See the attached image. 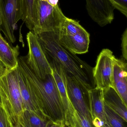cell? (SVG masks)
<instances>
[{"label":"cell","instance_id":"obj_1","mask_svg":"<svg viewBox=\"0 0 127 127\" xmlns=\"http://www.w3.org/2000/svg\"><path fill=\"white\" fill-rule=\"evenodd\" d=\"M18 68L26 84L39 112L51 121L65 123L63 104L52 74L41 79L35 74L26 61L25 57L18 58Z\"/></svg>","mask_w":127,"mask_h":127},{"label":"cell","instance_id":"obj_2","mask_svg":"<svg viewBox=\"0 0 127 127\" xmlns=\"http://www.w3.org/2000/svg\"><path fill=\"white\" fill-rule=\"evenodd\" d=\"M57 32H43L36 34L48 62L55 61L64 67L67 73L90 89L91 68L75 54L60 44Z\"/></svg>","mask_w":127,"mask_h":127},{"label":"cell","instance_id":"obj_3","mask_svg":"<svg viewBox=\"0 0 127 127\" xmlns=\"http://www.w3.org/2000/svg\"><path fill=\"white\" fill-rule=\"evenodd\" d=\"M0 97L1 106L9 120L12 124H16L24 110L19 84L18 66L12 69L5 68L0 77Z\"/></svg>","mask_w":127,"mask_h":127},{"label":"cell","instance_id":"obj_4","mask_svg":"<svg viewBox=\"0 0 127 127\" xmlns=\"http://www.w3.org/2000/svg\"><path fill=\"white\" fill-rule=\"evenodd\" d=\"M57 36L60 44L75 55L88 51L90 35L78 21L67 17Z\"/></svg>","mask_w":127,"mask_h":127},{"label":"cell","instance_id":"obj_5","mask_svg":"<svg viewBox=\"0 0 127 127\" xmlns=\"http://www.w3.org/2000/svg\"><path fill=\"white\" fill-rule=\"evenodd\" d=\"M28 53L26 61L35 74L41 79L52 74V69L37 35L30 31L27 35Z\"/></svg>","mask_w":127,"mask_h":127},{"label":"cell","instance_id":"obj_6","mask_svg":"<svg viewBox=\"0 0 127 127\" xmlns=\"http://www.w3.org/2000/svg\"><path fill=\"white\" fill-rule=\"evenodd\" d=\"M67 17L59 5H52L46 0H39V16L37 27L34 32H59Z\"/></svg>","mask_w":127,"mask_h":127},{"label":"cell","instance_id":"obj_7","mask_svg":"<svg viewBox=\"0 0 127 127\" xmlns=\"http://www.w3.org/2000/svg\"><path fill=\"white\" fill-rule=\"evenodd\" d=\"M1 24L0 30L6 39L14 43V32L17 22L22 18V0H0Z\"/></svg>","mask_w":127,"mask_h":127},{"label":"cell","instance_id":"obj_8","mask_svg":"<svg viewBox=\"0 0 127 127\" xmlns=\"http://www.w3.org/2000/svg\"><path fill=\"white\" fill-rule=\"evenodd\" d=\"M66 86L68 97L72 106L92 123L89 109V90L91 89L67 72Z\"/></svg>","mask_w":127,"mask_h":127},{"label":"cell","instance_id":"obj_9","mask_svg":"<svg viewBox=\"0 0 127 127\" xmlns=\"http://www.w3.org/2000/svg\"><path fill=\"white\" fill-rule=\"evenodd\" d=\"M115 57L112 51L102 50L98 57L96 65L92 70L95 87L103 90L113 87V68Z\"/></svg>","mask_w":127,"mask_h":127},{"label":"cell","instance_id":"obj_10","mask_svg":"<svg viewBox=\"0 0 127 127\" xmlns=\"http://www.w3.org/2000/svg\"><path fill=\"white\" fill-rule=\"evenodd\" d=\"M86 8L90 18L104 27L114 20L115 8L108 0H85Z\"/></svg>","mask_w":127,"mask_h":127},{"label":"cell","instance_id":"obj_11","mask_svg":"<svg viewBox=\"0 0 127 127\" xmlns=\"http://www.w3.org/2000/svg\"><path fill=\"white\" fill-rule=\"evenodd\" d=\"M52 71V75L54 78L60 95L64 110L65 116L69 111L71 110L72 106L69 100L67 94L66 86L67 72L64 67L55 61H49Z\"/></svg>","mask_w":127,"mask_h":127},{"label":"cell","instance_id":"obj_12","mask_svg":"<svg viewBox=\"0 0 127 127\" xmlns=\"http://www.w3.org/2000/svg\"><path fill=\"white\" fill-rule=\"evenodd\" d=\"M127 63L115 58L113 68V88L127 105Z\"/></svg>","mask_w":127,"mask_h":127},{"label":"cell","instance_id":"obj_13","mask_svg":"<svg viewBox=\"0 0 127 127\" xmlns=\"http://www.w3.org/2000/svg\"><path fill=\"white\" fill-rule=\"evenodd\" d=\"M89 109L92 120L98 118L109 125L105 115L102 90L96 87L89 90Z\"/></svg>","mask_w":127,"mask_h":127},{"label":"cell","instance_id":"obj_14","mask_svg":"<svg viewBox=\"0 0 127 127\" xmlns=\"http://www.w3.org/2000/svg\"><path fill=\"white\" fill-rule=\"evenodd\" d=\"M19 47H13L4 38L0 32V62L5 68L12 69L18 66Z\"/></svg>","mask_w":127,"mask_h":127},{"label":"cell","instance_id":"obj_15","mask_svg":"<svg viewBox=\"0 0 127 127\" xmlns=\"http://www.w3.org/2000/svg\"><path fill=\"white\" fill-rule=\"evenodd\" d=\"M104 104L127 121V105L122 100L115 89L109 87L103 90Z\"/></svg>","mask_w":127,"mask_h":127},{"label":"cell","instance_id":"obj_16","mask_svg":"<svg viewBox=\"0 0 127 127\" xmlns=\"http://www.w3.org/2000/svg\"><path fill=\"white\" fill-rule=\"evenodd\" d=\"M39 0H22V18L27 27L34 31L38 24Z\"/></svg>","mask_w":127,"mask_h":127},{"label":"cell","instance_id":"obj_17","mask_svg":"<svg viewBox=\"0 0 127 127\" xmlns=\"http://www.w3.org/2000/svg\"><path fill=\"white\" fill-rule=\"evenodd\" d=\"M19 121L25 127H46L50 120L34 111L24 110Z\"/></svg>","mask_w":127,"mask_h":127},{"label":"cell","instance_id":"obj_18","mask_svg":"<svg viewBox=\"0 0 127 127\" xmlns=\"http://www.w3.org/2000/svg\"><path fill=\"white\" fill-rule=\"evenodd\" d=\"M18 81L24 110L34 111L40 113L35 105L26 84L24 77L19 69ZM41 114V113H40Z\"/></svg>","mask_w":127,"mask_h":127},{"label":"cell","instance_id":"obj_19","mask_svg":"<svg viewBox=\"0 0 127 127\" xmlns=\"http://www.w3.org/2000/svg\"><path fill=\"white\" fill-rule=\"evenodd\" d=\"M65 125L70 127H94L92 123L79 113L72 106L65 117Z\"/></svg>","mask_w":127,"mask_h":127},{"label":"cell","instance_id":"obj_20","mask_svg":"<svg viewBox=\"0 0 127 127\" xmlns=\"http://www.w3.org/2000/svg\"><path fill=\"white\" fill-rule=\"evenodd\" d=\"M105 115L108 125L111 127H126L124 119L104 104Z\"/></svg>","mask_w":127,"mask_h":127},{"label":"cell","instance_id":"obj_21","mask_svg":"<svg viewBox=\"0 0 127 127\" xmlns=\"http://www.w3.org/2000/svg\"><path fill=\"white\" fill-rule=\"evenodd\" d=\"M115 9L127 18V0H108Z\"/></svg>","mask_w":127,"mask_h":127},{"label":"cell","instance_id":"obj_22","mask_svg":"<svg viewBox=\"0 0 127 127\" xmlns=\"http://www.w3.org/2000/svg\"><path fill=\"white\" fill-rule=\"evenodd\" d=\"M0 127H10L9 120L5 110L0 105Z\"/></svg>","mask_w":127,"mask_h":127},{"label":"cell","instance_id":"obj_23","mask_svg":"<svg viewBox=\"0 0 127 127\" xmlns=\"http://www.w3.org/2000/svg\"><path fill=\"white\" fill-rule=\"evenodd\" d=\"M122 56L125 61L127 60V28L123 33L122 38Z\"/></svg>","mask_w":127,"mask_h":127},{"label":"cell","instance_id":"obj_24","mask_svg":"<svg viewBox=\"0 0 127 127\" xmlns=\"http://www.w3.org/2000/svg\"><path fill=\"white\" fill-rule=\"evenodd\" d=\"M65 122L63 121H49L46 127H66Z\"/></svg>","mask_w":127,"mask_h":127},{"label":"cell","instance_id":"obj_25","mask_svg":"<svg viewBox=\"0 0 127 127\" xmlns=\"http://www.w3.org/2000/svg\"><path fill=\"white\" fill-rule=\"evenodd\" d=\"M10 124V127H25V126L22 124V123L20 121H19L16 124H12L9 121Z\"/></svg>","mask_w":127,"mask_h":127},{"label":"cell","instance_id":"obj_26","mask_svg":"<svg viewBox=\"0 0 127 127\" xmlns=\"http://www.w3.org/2000/svg\"><path fill=\"white\" fill-rule=\"evenodd\" d=\"M49 3L52 5H59V0H46Z\"/></svg>","mask_w":127,"mask_h":127},{"label":"cell","instance_id":"obj_27","mask_svg":"<svg viewBox=\"0 0 127 127\" xmlns=\"http://www.w3.org/2000/svg\"><path fill=\"white\" fill-rule=\"evenodd\" d=\"M5 70V67L0 62V77L3 74Z\"/></svg>","mask_w":127,"mask_h":127},{"label":"cell","instance_id":"obj_28","mask_svg":"<svg viewBox=\"0 0 127 127\" xmlns=\"http://www.w3.org/2000/svg\"><path fill=\"white\" fill-rule=\"evenodd\" d=\"M1 24V13L0 9V25Z\"/></svg>","mask_w":127,"mask_h":127},{"label":"cell","instance_id":"obj_29","mask_svg":"<svg viewBox=\"0 0 127 127\" xmlns=\"http://www.w3.org/2000/svg\"><path fill=\"white\" fill-rule=\"evenodd\" d=\"M110 127V126H109L108 125H105L104 126H103V127Z\"/></svg>","mask_w":127,"mask_h":127},{"label":"cell","instance_id":"obj_30","mask_svg":"<svg viewBox=\"0 0 127 127\" xmlns=\"http://www.w3.org/2000/svg\"><path fill=\"white\" fill-rule=\"evenodd\" d=\"M0 105H1V101L0 97Z\"/></svg>","mask_w":127,"mask_h":127},{"label":"cell","instance_id":"obj_31","mask_svg":"<svg viewBox=\"0 0 127 127\" xmlns=\"http://www.w3.org/2000/svg\"></svg>","mask_w":127,"mask_h":127}]
</instances>
